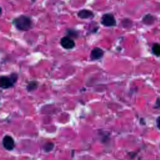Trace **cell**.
Segmentation results:
<instances>
[{
  "label": "cell",
  "instance_id": "10",
  "mask_svg": "<svg viewBox=\"0 0 160 160\" xmlns=\"http://www.w3.org/2000/svg\"><path fill=\"white\" fill-rule=\"evenodd\" d=\"M38 82L35 81H32L28 83V84L26 86V89L28 91L31 92L35 90L38 88Z\"/></svg>",
  "mask_w": 160,
  "mask_h": 160
},
{
  "label": "cell",
  "instance_id": "4",
  "mask_svg": "<svg viewBox=\"0 0 160 160\" xmlns=\"http://www.w3.org/2000/svg\"><path fill=\"white\" fill-rule=\"evenodd\" d=\"M60 44L61 46L66 49H71L75 46V42L74 40L68 36L62 37L61 39Z\"/></svg>",
  "mask_w": 160,
  "mask_h": 160
},
{
  "label": "cell",
  "instance_id": "15",
  "mask_svg": "<svg viewBox=\"0 0 160 160\" xmlns=\"http://www.w3.org/2000/svg\"><path fill=\"white\" fill-rule=\"evenodd\" d=\"M156 122H157V126H158V128L160 129V116H159V117L157 118Z\"/></svg>",
  "mask_w": 160,
  "mask_h": 160
},
{
  "label": "cell",
  "instance_id": "3",
  "mask_svg": "<svg viewBox=\"0 0 160 160\" xmlns=\"http://www.w3.org/2000/svg\"><path fill=\"white\" fill-rule=\"evenodd\" d=\"M101 23L106 27H113L116 25V20L111 13H106L102 16Z\"/></svg>",
  "mask_w": 160,
  "mask_h": 160
},
{
  "label": "cell",
  "instance_id": "9",
  "mask_svg": "<svg viewBox=\"0 0 160 160\" xmlns=\"http://www.w3.org/2000/svg\"><path fill=\"white\" fill-rule=\"evenodd\" d=\"M66 36H68L71 38H77L79 36V34L78 32V31H76V30L73 29H68L66 30Z\"/></svg>",
  "mask_w": 160,
  "mask_h": 160
},
{
  "label": "cell",
  "instance_id": "13",
  "mask_svg": "<svg viewBox=\"0 0 160 160\" xmlns=\"http://www.w3.org/2000/svg\"><path fill=\"white\" fill-rule=\"evenodd\" d=\"M122 25L124 28H127L128 26V28H129L132 26V22L129 19H124L122 21Z\"/></svg>",
  "mask_w": 160,
  "mask_h": 160
},
{
  "label": "cell",
  "instance_id": "14",
  "mask_svg": "<svg viewBox=\"0 0 160 160\" xmlns=\"http://www.w3.org/2000/svg\"><path fill=\"white\" fill-rule=\"evenodd\" d=\"M156 107L157 108H160V98H158L156 101Z\"/></svg>",
  "mask_w": 160,
  "mask_h": 160
},
{
  "label": "cell",
  "instance_id": "11",
  "mask_svg": "<svg viewBox=\"0 0 160 160\" xmlns=\"http://www.w3.org/2000/svg\"><path fill=\"white\" fill-rule=\"evenodd\" d=\"M152 53L157 56H160V44L159 43H155L153 44L152 47Z\"/></svg>",
  "mask_w": 160,
  "mask_h": 160
},
{
  "label": "cell",
  "instance_id": "1",
  "mask_svg": "<svg viewBox=\"0 0 160 160\" xmlns=\"http://www.w3.org/2000/svg\"><path fill=\"white\" fill-rule=\"evenodd\" d=\"M12 24L19 31H28L33 26L31 19L25 15H20L14 18L12 21Z\"/></svg>",
  "mask_w": 160,
  "mask_h": 160
},
{
  "label": "cell",
  "instance_id": "6",
  "mask_svg": "<svg viewBox=\"0 0 160 160\" xmlns=\"http://www.w3.org/2000/svg\"><path fill=\"white\" fill-rule=\"evenodd\" d=\"M2 145L4 148L9 151H11L14 148V141L13 138L8 135L5 136L2 139Z\"/></svg>",
  "mask_w": 160,
  "mask_h": 160
},
{
  "label": "cell",
  "instance_id": "2",
  "mask_svg": "<svg viewBox=\"0 0 160 160\" xmlns=\"http://www.w3.org/2000/svg\"><path fill=\"white\" fill-rule=\"evenodd\" d=\"M18 78V75L16 72H12L9 76H1L0 78V86L2 89H9L16 84Z\"/></svg>",
  "mask_w": 160,
  "mask_h": 160
},
{
  "label": "cell",
  "instance_id": "8",
  "mask_svg": "<svg viewBox=\"0 0 160 160\" xmlns=\"http://www.w3.org/2000/svg\"><path fill=\"white\" fill-rule=\"evenodd\" d=\"M155 21H156V18L151 14H146L145 16H143L142 19V23L144 24L145 25H148V26L154 24Z\"/></svg>",
  "mask_w": 160,
  "mask_h": 160
},
{
  "label": "cell",
  "instance_id": "12",
  "mask_svg": "<svg viewBox=\"0 0 160 160\" xmlns=\"http://www.w3.org/2000/svg\"><path fill=\"white\" fill-rule=\"evenodd\" d=\"M54 148V144L52 142H47L44 145V150L46 152H49L51 151Z\"/></svg>",
  "mask_w": 160,
  "mask_h": 160
},
{
  "label": "cell",
  "instance_id": "7",
  "mask_svg": "<svg viewBox=\"0 0 160 160\" xmlns=\"http://www.w3.org/2000/svg\"><path fill=\"white\" fill-rule=\"evenodd\" d=\"M78 16L81 19H89L94 17V13L88 9H82L78 11Z\"/></svg>",
  "mask_w": 160,
  "mask_h": 160
},
{
  "label": "cell",
  "instance_id": "5",
  "mask_svg": "<svg viewBox=\"0 0 160 160\" xmlns=\"http://www.w3.org/2000/svg\"><path fill=\"white\" fill-rule=\"evenodd\" d=\"M104 52L100 48H94L92 49L90 54V59L92 61H96L101 59L104 56Z\"/></svg>",
  "mask_w": 160,
  "mask_h": 160
}]
</instances>
